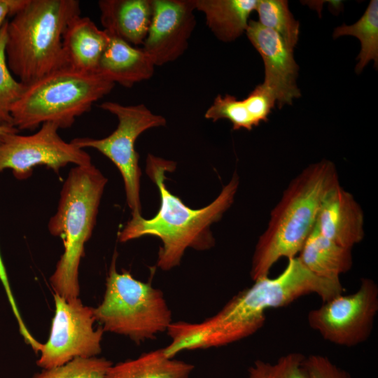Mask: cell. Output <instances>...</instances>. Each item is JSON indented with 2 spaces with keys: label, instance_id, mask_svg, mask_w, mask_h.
<instances>
[{
  "label": "cell",
  "instance_id": "30bf717a",
  "mask_svg": "<svg viewBox=\"0 0 378 378\" xmlns=\"http://www.w3.org/2000/svg\"><path fill=\"white\" fill-rule=\"evenodd\" d=\"M53 122H45L31 135L11 134L0 141V172L10 169L18 179L31 175L36 166H46L55 172L68 164L76 166L92 164L91 158L83 148L63 140Z\"/></svg>",
  "mask_w": 378,
  "mask_h": 378
},
{
  "label": "cell",
  "instance_id": "ffe728a7",
  "mask_svg": "<svg viewBox=\"0 0 378 378\" xmlns=\"http://www.w3.org/2000/svg\"><path fill=\"white\" fill-rule=\"evenodd\" d=\"M351 35L358 38L361 49L357 59H359L356 71L359 74L367 64L373 60L378 64V1H370L362 17L351 25L342 24L335 29L333 37L338 38Z\"/></svg>",
  "mask_w": 378,
  "mask_h": 378
},
{
  "label": "cell",
  "instance_id": "7402d4cb",
  "mask_svg": "<svg viewBox=\"0 0 378 378\" xmlns=\"http://www.w3.org/2000/svg\"><path fill=\"white\" fill-rule=\"evenodd\" d=\"M7 22L8 20L0 29V126L14 127L11 109L26 85L13 76L7 64L5 52Z\"/></svg>",
  "mask_w": 378,
  "mask_h": 378
},
{
  "label": "cell",
  "instance_id": "6da1fadb",
  "mask_svg": "<svg viewBox=\"0 0 378 378\" xmlns=\"http://www.w3.org/2000/svg\"><path fill=\"white\" fill-rule=\"evenodd\" d=\"M175 168L174 161L148 155L146 171L159 190L160 209L150 219L143 218L141 214L132 215L118 234L121 242L146 235L158 237L162 246L157 266L164 271L178 266L188 248L204 251L214 246L215 240L210 227L231 206L239 186V177L234 173L211 204L192 209L170 192L165 185L166 172Z\"/></svg>",
  "mask_w": 378,
  "mask_h": 378
},
{
  "label": "cell",
  "instance_id": "52a82bcc",
  "mask_svg": "<svg viewBox=\"0 0 378 378\" xmlns=\"http://www.w3.org/2000/svg\"><path fill=\"white\" fill-rule=\"evenodd\" d=\"M99 107L117 117L116 129L102 139L76 138L71 142L80 148H94L113 162L123 178L127 203L132 215L141 214V172L135 142L145 131L165 126L167 120L161 115L153 113L143 104L125 106L118 102H104Z\"/></svg>",
  "mask_w": 378,
  "mask_h": 378
},
{
  "label": "cell",
  "instance_id": "3957f363",
  "mask_svg": "<svg viewBox=\"0 0 378 378\" xmlns=\"http://www.w3.org/2000/svg\"><path fill=\"white\" fill-rule=\"evenodd\" d=\"M80 13L78 0H24L8 20L5 47L8 66L20 82L28 85L66 68L63 36Z\"/></svg>",
  "mask_w": 378,
  "mask_h": 378
},
{
  "label": "cell",
  "instance_id": "603a6c76",
  "mask_svg": "<svg viewBox=\"0 0 378 378\" xmlns=\"http://www.w3.org/2000/svg\"><path fill=\"white\" fill-rule=\"evenodd\" d=\"M205 118L216 122L227 119L232 124L234 130L246 129L251 130L257 125L252 118L245 99L238 100L230 94H218L212 104L204 113Z\"/></svg>",
  "mask_w": 378,
  "mask_h": 378
},
{
  "label": "cell",
  "instance_id": "d4e9b609",
  "mask_svg": "<svg viewBox=\"0 0 378 378\" xmlns=\"http://www.w3.org/2000/svg\"><path fill=\"white\" fill-rule=\"evenodd\" d=\"M111 365L104 358H78L63 365L43 370L33 378H103Z\"/></svg>",
  "mask_w": 378,
  "mask_h": 378
},
{
  "label": "cell",
  "instance_id": "f1b7e54d",
  "mask_svg": "<svg viewBox=\"0 0 378 378\" xmlns=\"http://www.w3.org/2000/svg\"><path fill=\"white\" fill-rule=\"evenodd\" d=\"M24 2V0H0V29L7 20V17H12Z\"/></svg>",
  "mask_w": 378,
  "mask_h": 378
},
{
  "label": "cell",
  "instance_id": "d6986e66",
  "mask_svg": "<svg viewBox=\"0 0 378 378\" xmlns=\"http://www.w3.org/2000/svg\"><path fill=\"white\" fill-rule=\"evenodd\" d=\"M193 370L192 364L168 357L162 348L112 363L103 378H189Z\"/></svg>",
  "mask_w": 378,
  "mask_h": 378
},
{
  "label": "cell",
  "instance_id": "7c38bea8",
  "mask_svg": "<svg viewBox=\"0 0 378 378\" xmlns=\"http://www.w3.org/2000/svg\"><path fill=\"white\" fill-rule=\"evenodd\" d=\"M246 34L261 55L265 66L263 83L274 92L279 107L291 104L300 96L296 83L298 66L293 50L275 31L258 21L249 20Z\"/></svg>",
  "mask_w": 378,
  "mask_h": 378
},
{
  "label": "cell",
  "instance_id": "9a60e30c",
  "mask_svg": "<svg viewBox=\"0 0 378 378\" xmlns=\"http://www.w3.org/2000/svg\"><path fill=\"white\" fill-rule=\"evenodd\" d=\"M98 6L105 31L132 46L143 45L150 24L152 0H100Z\"/></svg>",
  "mask_w": 378,
  "mask_h": 378
},
{
  "label": "cell",
  "instance_id": "7a4b0ae2",
  "mask_svg": "<svg viewBox=\"0 0 378 378\" xmlns=\"http://www.w3.org/2000/svg\"><path fill=\"white\" fill-rule=\"evenodd\" d=\"M339 183L336 167L328 160L309 164L291 181L255 245L250 271L253 281L269 276L279 259L298 255L325 197Z\"/></svg>",
  "mask_w": 378,
  "mask_h": 378
},
{
  "label": "cell",
  "instance_id": "e0dca14e",
  "mask_svg": "<svg viewBox=\"0 0 378 378\" xmlns=\"http://www.w3.org/2000/svg\"><path fill=\"white\" fill-rule=\"evenodd\" d=\"M351 250L323 235L315 224L297 257L314 274L323 279L340 280V276L353 266Z\"/></svg>",
  "mask_w": 378,
  "mask_h": 378
},
{
  "label": "cell",
  "instance_id": "44dd1931",
  "mask_svg": "<svg viewBox=\"0 0 378 378\" xmlns=\"http://www.w3.org/2000/svg\"><path fill=\"white\" fill-rule=\"evenodd\" d=\"M255 10L259 23L277 33L293 50L299 38V22L290 13L285 0H258Z\"/></svg>",
  "mask_w": 378,
  "mask_h": 378
},
{
  "label": "cell",
  "instance_id": "5b68a950",
  "mask_svg": "<svg viewBox=\"0 0 378 378\" xmlns=\"http://www.w3.org/2000/svg\"><path fill=\"white\" fill-rule=\"evenodd\" d=\"M114 85L99 74L58 69L26 85L11 109L13 126L34 130L50 122L59 128L70 127Z\"/></svg>",
  "mask_w": 378,
  "mask_h": 378
},
{
  "label": "cell",
  "instance_id": "83f0119b",
  "mask_svg": "<svg viewBox=\"0 0 378 378\" xmlns=\"http://www.w3.org/2000/svg\"><path fill=\"white\" fill-rule=\"evenodd\" d=\"M0 281L4 288L8 302L10 303V307L14 314L16 321H21L22 319V317L21 316V314L17 306L14 295L12 293V290L10 286L8 275L6 271V268H5L3 260L1 256V253H0Z\"/></svg>",
  "mask_w": 378,
  "mask_h": 378
},
{
  "label": "cell",
  "instance_id": "4316f807",
  "mask_svg": "<svg viewBox=\"0 0 378 378\" xmlns=\"http://www.w3.org/2000/svg\"><path fill=\"white\" fill-rule=\"evenodd\" d=\"M304 365L307 378H351L346 371L324 356L310 355L305 358Z\"/></svg>",
  "mask_w": 378,
  "mask_h": 378
},
{
  "label": "cell",
  "instance_id": "ba28073f",
  "mask_svg": "<svg viewBox=\"0 0 378 378\" xmlns=\"http://www.w3.org/2000/svg\"><path fill=\"white\" fill-rule=\"evenodd\" d=\"M378 312V286L363 278L358 290L338 295L309 312V326L326 341L352 347L370 336Z\"/></svg>",
  "mask_w": 378,
  "mask_h": 378
},
{
  "label": "cell",
  "instance_id": "2e32d148",
  "mask_svg": "<svg viewBox=\"0 0 378 378\" xmlns=\"http://www.w3.org/2000/svg\"><path fill=\"white\" fill-rule=\"evenodd\" d=\"M109 36L110 40L100 59L97 74L125 88H132L153 76L155 66L142 48H136L119 38Z\"/></svg>",
  "mask_w": 378,
  "mask_h": 378
},
{
  "label": "cell",
  "instance_id": "5bb4252c",
  "mask_svg": "<svg viewBox=\"0 0 378 378\" xmlns=\"http://www.w3.org/2000/svg\"><path fill=\"white\" fill-rule=\"evenodd\" d=\"M110 40L104 29H100L88 17L78 15L68 24L62 46L66 68L97 74L100 59Z\"/></svg>",
  "mask_w": 378,
  "mask_h": 378
},
{
  "label": "cell",
  "instance_id": "f546056e",
  "mask_svg": "<svg viewBox=\"0 0 378 378\" xmlns=\"http://www.w3.org/2000/svg\"><path fill=\"white\" fill-rule=\"evenodd\" d=\"M19 130L15 127L0 126V141L4 140L7 136L18 133Z\"/></svg>",
  "mask_w": 378,
  "mask_h": 378
},
{
  "label": "cell",
  "instance_id": "cb8c5ba5",
  "mask_svg": "<svg viewBox=\"0 0 378 378\" xmlns=\"http://www.w3.org/2000/svg\"><path fill=\"white\" fill-rule=\"evenodd\" d=\"M305 358L300 353L291 352L275 363L257 360L248 369V378H307Z\"/></svg>",
  "mask_w": 378,
  "mask_h": 378
},
{
  "label": "cell",
  "instance_id": "4fadbf2b",
  "mask_svg": "<svg viewBox=\"0 0 378 378\" xmlns=\"http://www.w3.org/2000/svg\"><path fill=\"white\" fill-rule=\"evenodd\" d=\"M316 226L337 244L352 249L365 236L364 213L353 195L339 183L325 197Z\"/></svg>",
  "mask_w": 378,
  "mask_h": 378
},
{
  "label": "cell",
  "instance_id": "8992f818",
  "mask_svg": "<svg viewBox=\"0 0 378 378\" xmlns=\"http://www.w3.org/2000/svg\"><path fill=\"white\" fill-rule=\"evenodd\" d=\"M104 332L128 337L139 344L167 331L172 314L161 290L116 270L113 255L102 302L94 308Z\"/></svg>",
  "mask_w": 378,
  "mask_h": 378
},
{
  "label": "cell",
  "instance_id": "ac0fdd59",
  "mask_svg": "<svg viewBox=\"0 0 378 378\" xmlns=\"http://www.w3.org/2000/svg\"><path fill=\"white\" fill-rule=\"evenodd\" d=\"M258 0H195L196 10L204 13L206 23L221 41L231 42L248 27Z\"/></svg>",
  "mask_w": 378,
  "mask_h": 378
},
{
  "label": "cell",
  "instance_id": "8fae6325",
  "mask_svg": "<svg viewBox=\"0 0 378 378\" xmlns=\"http://www.w3.org/2000/svg\"><path fill=\"white\" fill-rule=\"evenodd\" d=\"M153 13L142 48L155 66L179 58L196 25L195 0H152Z\"/></svg>",
  "mask_w": 378,
  "mask_h": 378
},
{
  "label": "cell",
  "instance_id": "277c9868",
  "mask_svg": "<svg viewBox=\"0 0 378 378\" xmlns=\"http://www.w3.org/2000/svg\"><path fill=\"white\" fill-rule=\"evenodd\" d=\"M107 178L92 164L73 167L64 182L56 213L48 228L63 241L64 253L50 278L54 294L78 298V268L92 236Z\"/></svg>",
  "mask_w": 378,
  "mask_h": 378
},
{
  "label": "cell",
  "instance_id": "484cf974",
  "mask_svg": "<svg viewBox=\"0 0 378 378\" xmlns=\"http://www.w3.org/2000/svg\"><path fill=\"white\" fill-rule=\"evenodd\" d=\"M245 99L257 125L268 120V115L276 102L272 90L263 83L257 85Z\"/></svg>",
  "mask_w": 378,
  "mask_h": 378
},
{
  "label": "cell",
  "instance_id": "9c48e42d",
  "mask_svg": "<svg viewBox=\"0 0 378 378\" xmlns=\"http://www.w3.org/2000/svg\"><path fill=\"white\" fill-rule=\"evenodd\" d=\"M55 315L49 337L42 344L36 365L43 370L63 365L78 358H92L101 353L102 326L93 327L94 308L78 298L66 299L54 294Z\"/></svg>",
  "mask_w": 378,
  "mask_h": 378
}]
</instances>
